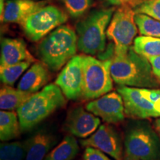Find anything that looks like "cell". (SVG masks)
Masks as SVG:
<instances>
[{
	"mask_svg": "<svg viewBox=\"0 0 160 160\" xmlns=\"http://www.w3.org/2000/svg\"><path fill=\"white\" fill-rule=\"evenodd\" d=\"M125 157L160 160V137L148 122L136 119L128 124L124 138Z\"/></svg>",
	"mask_w": 160,
	"mask_h": 160,
	"instance_id": "277c9868",
	"label": "cell"
},
{
	"mask_svg": "<svg viewBox=\"0 0 160 160\" xmlns=\"http://www.w3.org/2000/svg\"><path fill=\"white\" fill-rule=\"evenodd\" d=\"M65 12L53 5L44 6L31 14L22 24L30 40L37 42L67 21Z\"/></svg>",
	"mask_w": 160,
	"mask_h": 160,
	"instance_id": "ba28073f",
	"label": "cell"
},
{
	"mask_svg": "<svg viewBox=\"0 0 160 160\" xmlns=\"http://www.w3.org/2000/svg\"><path fill=\"white\" fill-rule=\"evenodd\" d=\"M44 6V2L35 0H8L1 20L3 22L22 25L27 18Z\"/></svg>",
	"mask_w": 160,
	"mask_h": 160,
	"instance_id": "5bb4252c",
	"label": "cell"
},
{
	"mask_svg": "<svg viewBox=\"0 0 160 160\" xmlns=\"http://www.w3.org/2000/svg\"><path fill=\"white\" fill-rule=\"evenodd\" d=\"M117 91L122 97L126 117L134 119L160 117L154 105L143 97L139 88L119 85Z\"/></svg>",
	"mask_w": 160,
	"mask_h": 160,
	"instance_id": "8fae6325",
	"label": "cell"
},
{
	"mask_svg": "<svg viewBox=\"0 0 160 160\" xmlns=\"http://www.w3.org/2000/svg\"><path fill=\"white\" fill-rule=\"evenodd\" d=\"M28 144L29 139L22 142H3L0 145V160H25Z\"/></svg>",
	"mask_w": 160,
	"mask_h": 160,
	"instance_id": "7402d4cb",
	"label": "cell"
},
{
	"mask_svg": "<svg viewBox=\"0 0 160 160\" xmlns=\"http://www.w3.org/2000/svg\"><path fill=\"white\" fill-rule=\"evenodd\" d=\"M50 80L48 68L44 63L35 62L19 80L17 88L35 93L45 87Z\"/></svg>",
	"mask_w": 160,
	"mask_h": 160,
	"instance_id": "2e32d148",
	"label": "cell"
},
{
	"mask_svg": "<svg viewBox=\"0 0 160 160\" xmlns=\"http://www.w3.org/2000/svg\"><path fill=\"white\" fill-rule=\"evenodd\" d=\"M135 22L140 34L160 38V21L143 13H136Z\"/></svg>",
	"mask_w": 160,
	"mask_h": 160,
	"instance_id": "cb8c5ba5",
	"label": "cell"
},
{
	"mask_svg": "<svg viewBox=\"0 0 160 160\" xmlns=\"http://www.w3.org/2000/svg\"><path fill=\"white\" fill-rule=\"evenodd\" d=\"M140 92L145 99L155 105L160 100V90L157 88H139Z\"/></svg>",
	"mask_w": 160,
	"mask_h": 160,
	"instance_id": "83f0119b",
	"label": "cell"
},
{
	"mask_svg": "<svg viewBox=\"0 0 160 160\" xmlns=\"http://www.w3.org/2000/svg\"><path fill=\"white\" fill-rule=\"evenodd\" d=\"M151 63L153 74L157 78L160 82V56L154 57H151L148 59Z\"/></svg>",
	"mask_w": 160,
	"mask_h": 160,
	"instance_id": "f1b7e54d",
	"label": "cell"
},
{
	"mask_svg": "<svg viewBox=\"0 0 160 160\" xmlns=\"http://www.w3.org/2000/svg\"><path fill=\"white\" fill-rule=\"evenodd\" d=\"M82 61L83 56H74L64 66L55 81L68 99L76 100L82 96Z\"/></svg>",
	"mask_w": 160,
	"mask_h": 160,
	"instance_id": "30bf717a",
	"label": "cell"
},
{
	"mask_svg": "<svg viewBox=\"0 0 160 160\" xmlns=\"http://www.w3.org/2000/svg\"><path fill=\"white\" fill-rule=\"evenodd\" d=\"M85 108L109 124L120 123L125 117L122 97L117 91L109 92L90 102Z\"/></svg>",
	"mask_w": 160,
	"mask_h": 160,
	"instance_id": "7c38bea8",
	"label": "cell"
},
{
	"mask_svg": "<svg viewBox=\"0 0 160 160\" xmlns=\"http://www.w3.org/2000/svg\"><path fill=\"white\" fill-rule=\"evenodd\" d=\"M79 151V144L74 136L67 135L57 147L48 153L44 160H73Z\"/></svg>",
	"mask_w": 160,
	"mask_h": 160,
	"instance_id": "d6986e66",
	"label": "cell"
},
{
	"mask_svg": "<svg viewBox=\"0 0 160 160\" xmlns=\"http://www.w3.org/2000/svg\"><path fill=\"white\" fill-rule=\"evenodd\" d=\"M124 160H139V159H132V158L125 157V159H124Z\"/></svg>",
	"mask_w": 160,
	"mask_h": 160,
	"instance_id": "d6a6232c",
	"label": "cell"
},
{
	"mask_svg": "<svg viewBox=\"0 0 160 160\" xmlns=\"http://www.w3.org/2000/svg\"><path fill=\"white\" fill-rule=\"evenodd\" d=\"M35 1H36V0H35Z\"/></svg>",
	"mask_w": 160,
	"mask_h": 160,
	"instance_id": "836d02e7",
	"label": "cell"
},
{
	"mask_svg": "<svg viewBox=\"0 0 160 160\" xmlns=\"http://www.w3.org/2000/svg\"><path fill=\"white\" fill-rule=\"evenodd\" d=\"M65 104V97L59 86L56 84L46 85L33 93L17 110L21 131H28L33 128Z\"/></svg>",
	"mask_w": 160,
	"mask_h": 160,
	"instance_id": "7a4b0ae2",
	"label": "cell"
},
{
	"mask_svg": "<svg viewBox=\"0 0 160 160\" xmlns=\"http://www.w3.org/2000/svg\"><path fill=\"white\" fill-rule=\"evenodd\" d=\"M68 14L73 18L82 17L88 11L92 0H61Z\"/></svg>",
	"mask_w": 160,
	"mask_h": 160,
	"instance_id": "d4e9b609",
	"label": "cell"
},
{
	"mask_svg": "<svg viewBox=\"0 0 160 160\" xmlns=\"http://www.w3.org/2000/svg\"><path fill=\"white\" fill-rule=\"evenodd\" d=\"M134 11L160 21V0H142L135 6Z\"/></svg>",
	"mask_w": 160,
	"mask_h": 160,
	"instance_id": "484cf974",
	"label": "cell"
},
{
	"mask_svg": "<svg viewBox=\"0 0 160 160\" xmlns=\"http://www.w3.org/2000/svg\"><path fill=\"white\" fill-rule=\"evenodd\" d=\"M56 143L53 135L39 132L29 138L27 155L25 160H44Z\"/></svg>",
	"mask_w": 160,
	"mask_h": 160,
	"instance_id": "e0dca14e",
	"label": "cell"
},
{
	"mask_svg": "<svg viewBox=\"0 0 160 160\" xmlns=\"http://www.w3.org/2000/svg\"><path fill=\"white\" fill-rule=\"evenodd\" d=\"M114 11V8L96 10L78 23V49L82 53L96 55L105 51L106 31Z\"/></svg>",
	"mask_w": 160,
	"mask_h": 160,
	"instance_id": "5b68a950",
	"label": "cell"
},
{
	"mask_svg": "<svg viewBox=\"0 0 160 160\" xmlns=\"http://www.w3.org/2000/svg\"><path fill=\"white\" fill-rule=\"evenodd\" d=\"M111 60L97 59L83 56L82 96L85 100L96 99L113 89V79L110 72Z\"/></svg>",
	"mask_w": 160,
	"mask_h": 160,
	"instance_id": "8992f818",
	"label": "cell"
},
{
	"mask_svg": "<svg viewBox=\"0 0 160 160\" xmlns=\"http://www.w3.org/2000/svg\"><path fill=\"white\" fill-rule=\"evenodd\" d=\"M110 72L118 85L139 88H157L160 85L149 60L137 53L132 46L125 51L114 53Z\"/></svg>",
	"mask_w": 160,
	"mask_h": 160,
	"instance_id": "6da1fadb",
	"label": "cell"
},
{
	"mask_svg": "<svg viewBox=\"0 0 160 160\" xmlns=\"http://www.w3.org/2000/svg\"><path fill=\"white\" fill-rule=\"evenodd\" d=\"M99 118L82 106L73 108L68 113L65 128L70 134L79 138H88L99 127Z\"/></svg>",
	"mask_w": 160,
	"mask_h": 160,
	"instance_id": "4fadbf2b",
	"label": "cell"
},
{
	"mask_svg": "<svg viewBox=\"0 0 160 160\" xmlns=\"http://www.w3.org/2000/svg\"><path fill=\"white\" fill-rule=\"evenodd\" d=\"M136 13L130 6H120L113 13L106 34L115 45L114 53L125 51L131 47L137 33Z\"/></svg>",
	"mask_w": 160,
	"mask_h": 160,
	"instance_id": "52a82bcc",
	"label": "cell"
},
{
	"mask_svg": "<svg viewBox=\"0 0 160 160\" xmlns=\"http://www.w3.org/2000/svg\"><path fill=\"white\" fill-rule=\"evenodd\" d=\"M33 93L11 86L4 85L0 90V108L2 111H14L21 107Z\"/></svg>",
	"mask_w": 160,
	"mask_h": 160,
	"instance_id": "ac0fdd59",
	"label": "cell"
},
{
	"mask_svg": "<svg viewBox=\"0 0 160 160\" xmlns=\"http://www.w3.org/2000/svg\"><path fill=\"white\" fill-rule=\"evenodd\" d=\"M5 8V1H4V0H0V15H1V17L3 14Z\"/></svg>",
	"mask_w": 160,
	"mask_h": 160,
	"instance_id": "1f68e13d",
	"label": "cell"
},
{
	"mask_svg": "<svg viewBox=\"0 0 160 160\" xmlns=\"http://www.w3.org/2000/svg\"><path fill=\"white\" fill-rule=\"evenodd\" d=\"M24 61H30L31 62L35 61L34 58L27 49L25 42L21 39H2L0 65H12Z\"/></svg>",
	"mask_w": 160,
	"mask_h": 160,
	"instance_id": "9a60e30c",
	"label": "cell"
},
{
	"mask_svg": "<svg viewBox=\"0 0 160 160\" xmlns=\"http://www.w3.org/2000/svg\"><path fill=\"white\" fill-rule=\"evenodd\" d=\"M109 4L115 6H130L134 5L135 6L142 0H106Z\"/></svg>",
	"mask_w": 160,
	"mask_h": 160,
	"instance_id": "f546056e",
	"label": "cell"
},
{
	"mask_svg": "<svg viewBox=\"0 0 160 160\" xmlns=\"http://www.w3.org/2000/svg\"><path fill=\"white\" fill-rule=\"evenodd\" d=\"M21 131L17 113L13 111L0 112V139L2 142L19 137Z\"/></svg>",
	"mask_w": 160,
	"mask_h": 160,
	"instance_id": "ffe728a7",
	"label": "cell"
},
{
	"mask_svg": "<svg viewBox=\"0 0 160 160\" xmlns=\"http://www.w3.org/2000/svg\"><path fill=\"white\" fill-rule=\"evenodd\" d=\"M154 126L155 128L157 130L158 133H159V137H160V118H158L157 119H156L155 122H154Z\"/></svg>",
	"mask_w": 160,
	"mask_h": 160,
	"instance_id": "4dcf8cb0",
	"label": "cell"
},
{
	"mask_svg": "<svg viewBox=\"0 0 160 160\" xmlns=\"http://www.w3.org/2000/svg\"><path fill=\"white\" fill-rule=\"evenodd\" d=\"M78 49V37L72 28L61 25L40 42L38 54L42 63L57 71L74 57Z\"/></svg>",
	"mask_w": 160,
	"mask_h": 160,
	"instance_id": "3957f363",
	"label": "cell"
},
{
	"mask_svg": "<svg viewBox=\"0 0 160 160\" xmlns=\"http://www.w3.org/2000/svg\"><path fill=\"white\" fill-rule=\"evenodd\" d=\"M134 51L142 57L147 58L160 56V38L140 36L133 41Z\"/></svg>",
	"mask_w": 160,
	"mask_h": 160,
	"instance_id": "44dd1931",
	"label": "cell"
},
{
	"mask_svg": "<svg viewBox=\"0 0 160 160\" xmlns=\"http://www.w3.org/2000/svg\"><path fill=\"white\" fill-rule=\"evenodd\" d=\"M80 144L85 148L99 149L115 160H122V141L119 133L109 123L100 125L88 138L80 140Z\"/></svg>",
	"mask_w": 160,
	"mask_h": 160,
	"instance_id": "9c48e42d",
	"label": "cell"
},
{
	"mask_svg": "<svg viewBox=\"0 0 160 160\" xmlns=\"http://www.w3.org/2000/svg\"><path fill=\"white\" fill-rule=\"evenodd\" d=\"M31 62L24 61L15 65L0 66V78L4 85L13 86L21 75L30 67Z\"/></svg>",
	"mask_w": 160,
	"mask_h": 160,
	"instance_id": "603a6c76",
	"label": "cell"
},
{
	"mask_svg": "<svg viewBox=\"0 0 160 160\" xmlns=\"http://www.w3.org/2000/svg\"><path fill=\"white\" fill-rule=\"evenodd\" d=\"M83 160H111L100 150L93 147H87L82 156Z\"/></svg>",
	"mask_w": 160,
	"mask_h": 160,
	"instance_id": "4316f807",
	"label": "cell"
}]
</instances>
